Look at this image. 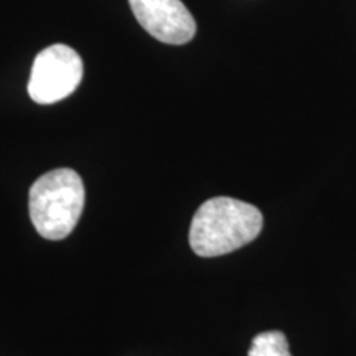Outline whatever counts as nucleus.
I'll return each instance as SVG.
<instances>
[{
  "label": "nucleus",
  "mask_w": 356,
  "mask_h": 356,
  "mask_svg": "<svg viewBox=\"0 0 356 356\" xmlns=\"http://www.w3.org/2000/svg\"><path fill=\"white\" fill-rule=\"evenodd\" d=\"M262 215L254 204L228 197L207 200L190 226V246L200 257L225 256L259 236Z\"/></svg>",
  "instance_id": "1"
},
{
  "label": "nucleus",
  "mask_w": 356,
  "mask_h": 356,
  "mask_svg": "<svg viewBox=\"0 0 356 356\" xmlns=\"http://www.w3.org/2000/svg\"><path fill=\"white\" fill-rule=\"evenodd\" d=\"M81 177L71 168L44 173L30 188V218L40 236L60 241L78 225L84 208Z\"/></svg>",
  "instance_id": "2"
},
{
  "label": "nucleus",
  "mask_w": 356,
  "mask_h": 356,
  "mask_svg": "<svg viewBox=\"0 0 356 356\" xmlns=\"http://www.w3.org/2000/svg\"><path fill=\"white\" fill-rule=\"evenodd\" d=\"M81 79V56L66 44H51L35 58L29 95L37 104H55L76 91Z\"/></svg>",
  "instance_id": "3"
},
{
  "label": "nucleus",
  "mask_w": 356,
  "mask_h": 356,
  "mask_svg": "<svg viewBox=\"0 0 356 356\" xmlns=\"http://www.w3.org/2000/svg\"><path fill=\"white\" fill-rule=\"evenodd\" d=\"M134 17L149 35L167 44H185L197 33V22L181 0H129Z\"/></svg>",
  "instance_id": "4"
},
{
  "label": "nucleus",
  "mask_w": 356,
  "mask_h": 356,
  "mask_svg": "<svg viewBox=\"0 0 356 356\" xmlns=\"http://www.w3.org/2000/svg\"><path fill=\"white\" fill-rule=\"evenodd\" d=\"M248 356H292L287 338L282 332H264L254 337Z\"/></svg>",
  "instance_id": "5"
}]
</instances>
